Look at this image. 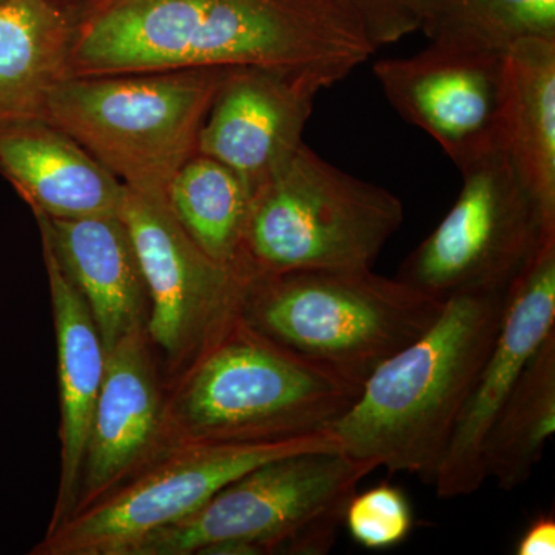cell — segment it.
Instances as JSON below:
<instances>
[{
    "label": "cell",
    "mask_w": 555,
    "mask_h": 555,
    "mask_svg": "<svg viewBox=\"0 0 555 555\" xmlns=\"http://www.w3.org/2000/svg\"><path fill=\"white\" fill-rule=\"evenodd\" d=\"M54 2L64 3V5L75 7L79 3L86 2V0H54Z\"/></svg>",
    "instance_id": "obj_27"
},
{
    "label": "cell",
    "mask_w": 555,
    "mask_h": 555,
    "mask_svg": "<svg viewBox=\"0 0 555 555\" xmlns=\"http://www.w3.org/2000/svg\"><path fill=\"white\" fill-rule=\"evenodd\" d=\"M503 57L430 40L414 56L375 62L374 75L398 115L460 169L499 141Z\"/></svg>",
    "instance_id": "obj_11"
},
{
    "label": "cell",
    "mask_w": 555,
    "mask_h": 555,
    "mask_svg": "<svg viewBox=\"0 0 555 555\" xmlns=\"http://www.w3.org/2000/svg\"><path fill=\"white\" fill-rule=\"evenodd\" d=\"M0 171L46 217H122L126 185L50 120L0 122Z\"/></svg>",
    "instance_id": "obj_15"
},
{
    "label": "cell",
    "mask_w": 555,
    "mask_h": 555,
    "mask_svg": "<svg viewBox=\"0 0 555 555\" xmlns=\"http://www.w3.org/2000/svg\"><path fill=\"white\" fill-rule=\"evenodd\" d=\"M443 306L372 268L305 270L248 281L240 315L278 345L363 386L425 334Z\"/></svg>",
    "instance_id": "obj_4"
},
{
    "label": "cell",
    "mask_w": 555,
    "mask_h": 555,
    "mask_svg": "<svg viewBox=\"0 0 555 555\" xmlns=\"http://www.w3.org/2000/svg\"><path fill=\"white\" fill-rule=\"evenodd\" d=\"M555 430V331L529 358L481 449L485 480L514 491L534 474Z\"/></svg>",
    "instance_id": "obj_20"
},
{
    "label": "cell",
    "mask_w": 555,
    "mask_h": 555,
    "mask_svg": "<svg viewBox=\"0 0 555 555\" xmlns=\"http://www.w3.org/2000/svg\"><path fill=\"white\" fill-rule=\"evenodd\" d=\"M366 25L377 49L396 43L420 30L418 22L401 0H346Z\"/></svg>",
    "instance_id": "obj_24"
},
{
    "label": "cell",
    "mask_w": 555,
    "mask_h": 555,
    "mask_svg": "<svg viewBox=\"0 0 555 555\" xmlns=\"http://www.w3.org/2000/svg\"><path fill=\"white\" fill-rule=\"evenodd\" d=\"M341 449L332 433L273 441L170 444L107 495L49 529L33 555H130L141 540L192 516L217 492L270 460Z\"/></svg>",
    "instance_id": "obj_9"
},
{
    "label": "cell",
    "mask_w": 555,
    "mask_h": 555,
    "mask_svg": "<svg viewBox=\"0 0 555 555\" xmlns=\"http://www.w3.org/2000/svg\"><path fill=\"white\" fill-rule=\"evenodd\" d=\"M42 240L57 347L61 404V480L49 529L73 513L78 500L91 420L104 383L107 352L89 306Z\"/></svg>",
    "instance_id": "obj_17"
},
{
    "label": "cell",
    "mask_w": 555,
    "mask_h": 555,
    "mask_svg": "<svg viewBox=\"0 0 555 555\" xmlns=\"http://www.w3.org/2000/svg\"><path fill=\"white\" fill-rule=\"evenodd\" d=\"M401 3H403L404 9H406L409 13H411L412 16L415 17L416 22H418L420 27V21L423 20V16H425L427 10L430 9V5H433L434 0H401Z\"/></svg>",
    "instance_id": "obj_26"
},
{
    "label": "cell",
    "mask_w": 555,
    "mask_h": 555,
    "mask_svg": "<svg viewBox=\"0 0 555 555\" xmlns=\"http://www.w3.org/2000/svg\"><path fill=\"white\" fill-rule=\"evenodd\" d=\"M404 222L403 201L309 145L254 190L241 246L246 280L372 268Z\"/></svg>",
    "instance_id": "obj_6"
},
{
    "label": "cell",
    "mask_w": 555,
    "mask_h": 555,
    "mask_svg": "<svg viewBox=\"0 0 555 555\" xmlns=\"http://www.w3.org/2000/svg\"><path fill=\"white\" fill-rule=\"evenodd\" d=\"M363 386L236 318L188 367L164 408L170 444L292 440L332 433Z\"/></svg>",
    "instance_id": "obj_3"
},
{
    "label": "cell",
    "mask_w": 555,
    "mask_h": 555,
    "mask_svg": "<svg viewBox=\"0 0 555 555\" xmlns=\"http://www.w3.org/2000/svg\"><path fill=\"white\" fill-rule=\"evenodd\" d=\"M375 469L341 449L270 460L192 516L145 537L130 555L326 554L358 483Z\"/></svg>",
    "instance_id": "obj_5"
},
{
    "label": "cell",
    "mask_w": 555,
    "mask_h": 555,
    "mask_svg": "<svg viewBox=\"0 0 555 555\" xmlns=\"http://www.w3.org/2000/svg\"><path fill=\"white\" fill-rule=\"evenodd\" d=\"M0 2H2V0H0Z\"/></svg>",
    "instance_id": "obj_28"
},
{
    "label": "cell",
    "mask_w": 555,
    "mask_h": 555,
    "mask_svg": "<svg viewBox=\"0 0 555 555\" xmlns=\"http://www.w3.org/2000/svg\"><path fill=\"white\" fill-rule=\"evenodd\" d=\"M499 142L555 225V39L506 51Z\"/></svg>",
    "instance_id": "obj_18"
},
{
    "label": "cell",
    "mask_w": 555,
    "mask_h": 555,
    "mask_svg": "<svg viewBox=\"0 0 555 555\" xmlns=\"http://www.w3.org/2000/svg\"><path fill=\"white\" fill-rule=\"evenodd\" d=\"M229 68L79 76L51 91L46 119L133 192L166 199L198 153L201 127Z\"/></svg>",
    "instance_id": "obj_7"
},
{
    "label": "cell",
    "mask_w": 555,
    "mask_h": 555,
    "mask_svg": "<svg viewBox=\"0 0 555 555\" xmlns=\"http://www.w3.org/2000/svg\"><path fill=\"white\" fill-rule=\"evenodd\" d=\"M517 555H554L555 520L553 516H540L518 540Z\"/></svg>",
    "instance_id": "obj_25"
},
{
    "label": "cell",
    "mask_w": 555,
    "mask_h": 555,
    "mask_svg": "<svg viewBox=\"0 0 555 555\" xmlns=\"http://www.w3.org/2000/svg\"><path fill=\"white\" fill-rule=\"evenodd\" d=\"M323 79L261 67L229 68L201 127L198 153L236 171L251 190L305 144Z\"/></svg>",
    "instance_id": "obj_13"
},
{
    "label": "cell",
    "mask_w": 555,
    "mask_h": 555,
    "mask_svg": "<svg viewBox=\"0 0 555 555\" xmlns=\"http://www.w3.org/2000/svg\"><path fill=\"white\" fill-rule=\"evenodd\" d=\"M75 7L0 2V122L46 119L51 91L68 78Z\"/></svg>",
    "instance_id": "obj_19"
},
{
    "label": "cell",
    "mask_w": 555,
    "mask_h": 555,
    "mask_svg": "<svg viewBox=\"0 0 555 555\" xmlns=\"http://www.w3.org/2000/svg\"><path fill=\"white\" fill-rule=\"evenodd\" d=\"M555 331V238L546 240L507 291L502 324L478 372L434 486L440 499L474 494L485 483L486 434L543 339Z\"/></svg>",
    "instance_id": "obj_12"
},
{
    "label": "cell",
    "mask_w": 555,
    "mask_h": 555,
    "mask_svg": "<svg viewBox=\"0 0 555 555\" xmlns=\"http://www.w3.org/2000/svg\"><path fill=\"white\" fill-rule=\"evenodd\" d=\"M164 408L147 332H134L107 352L73 513L107 495L152 459L163 436Z\"/></svg>",
    "instance_id": "obj_14"
},
{
    "label": "cell",
    "mask_w": 555,
    "mask_h": 555,
    "mask_svg": "<svg viewBox=\"0 0 555 555\" xmlns=\"http://www.w3.org/2000/svg\"><path fill=\"white\" fill-rule=\"evenodd\" d=\"M251 195L254 190L236 171L196 153L171 179L166 203L208 258L243 276L241 246Z\"/></svg>",
    "instance_id": "obj_21"
},
{
    "label": "cell",
    "mask_w": 555,
    "mask_h": 555,
    "mask_svg": "<svg viewBox=\"0 0 555 555\" xmlns=\"http://www.w3.org/2000/svg\"><path fill=\"white\" fill-rule=\"evenodd\" d=\"M122 219L147 284L149 341L189 367L240 317L248 281L208 258L166 199L127 189Z\"/></svg>",
    "instance_id": "obj_10"
},
{
    "label": "cell",
    "mask_w": 555,
    "mask_h": 555,
    "mask_svg": "<svg viewBox=\"0 0 555 555\" xmlns=\"http://www.w3.org/2000/svg\"><path fill=\"white\" fill-rule=\"evenodd\" d=\"M462 189L397 278L447 301L507 291L546 240L555 238L534 193L499 141L460 167Z\"/></svg>",
    "instance_id": "obj_8"
},
{
    "label": "cell",
    "mask_w": 555,
    "mask_h": 555,
    "mask_svg": "<svg viewBox=\"0 0 555 555\" xmlns=\"http://www.w3.org/2000/svg\"><path fill=\"white\" fill-rule=\"evenodd\" d=\"M507 291L447 299L436 323L379 364L353 406L332 427L341 451L433 485L460 411L499 334Z\"/></svg>",
    "instance_id": "obj_2"
},
{
    "label": "cell",
    "mask_w": 555,
    "mask_h": 555,
    "mask_svg": "<svg viewBox=\"0 0 555 555\" xmlns=\"http://www.w3.org/2000/svg\"><path fill=\"white\" fill-rule=\"evenodd\" d=\"M377 50L346 0H86L68 78L261 67L332 87Z\"/></svg>",
    "instance_id": "obj_1"
},
{
    "label": "cell",
    "mask_w": 555,
    "mask_h": 555,
    "mask_svg": "<svg viewBox=\"0 0 555 555\" xmlns=\"http://www.w3.org/2000/svg\"><path fill=\"white\" fill-rule=\"evenodd\" d=\"M345 525L350 537L366 550H390L406 540L414 528V511L397 486L382 483L347 503Z\"/></svg>",
    "instance_id": "obj_23"
},
{
    "label": "cell",
    "mask_w": 555,
    "mask_h": 555,
    "mask_svg": "<svg viewBox=\"0 0 555 555\" xmlns=\"http://www.w3.org/2000/svg\"><path fill=\"white\" fill-rule=\"evenodd\" d=\"M420 30L434 42L505 56L525 39H555V0H434Z\"/></svg>",
    "instance_id": "obj_22"
},
{
    "label": "cell",
    "mask_w": 555,
    "mask_h": 555,
    "mask_svg": "<svg viewBox=\"0 0 555 555\" xmlns=\"http://www.w3.org/2000/svg\"><path fill=\"white\" fill-rule=\"evenodd\" d=\"M33 214L40 236L86 299L105 352L134 332H147V284L122 217L53 219Z\"/></svg>",
    "instance_id": "obj_16"
}]
</instances>
